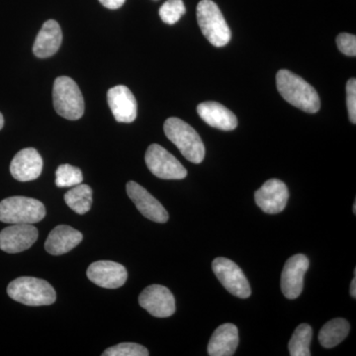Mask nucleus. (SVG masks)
Listing matches in <instances>:
<instances>
[{
	"label": "nucleus",
	"instance_id": "17",
	"mask_svg": "<svg viewBox=\"0 0 356 356\" xmlns=\"http://www.w3.org/2000/svg\"><path fill=\"white\" fill-rule=\"evenodd\" d=\"M83 238L81 232L67 225H60L47 238L44 248L51 255L65 254L77 247Z\"/></svg>",
	"mask_w": 356,
	"mask_h": 356
},
{
	"label": "nucleus",
	"instance_id": "6",
	"mask_svg": "<svg viewBox=\"0 0 356 356\" xmlns=\"http://www.w3.org/2000/svg\"><path fill=\"white\" fill-rule=\"evenodd\" d=\"M46 216L44 204L34 198L13 196L0 202V222L6 224H36Z\"/></svg>",
	"mask_w": 356,
	"mask_h": 356
},
{
	"label": "nucleus",
	"instance_id": "8",
	"mask_svg": "<svg viewBox=\"0 0 356 356\" xmlns=\"http://www.w3.org/2000/svg\"><path fill=\"white\" fill-rule=\"evenodd\" d=\"M213 271L222 286L234 296L248 298L252 294L250 283L238 264L226 257H217L213 261Z\"/></svg>",
	"mask_w": 356,
	"mask_h": 356
},
{
	"label": "nucleus",
	"instance_id": "26",
	"mask_svg": "<svg viewBox=\"0 0 356 356\" xmlns=\"http://www.w3.org/2000/svg\"><path fill=\"white\" fill-rule=\"evenodd\" d=\"M149 350L140 344L123 343L107 348L102 356H147Z\"/></svg>",
	"mask_w": 356,
	"mask_h": 356
},
{
	"label": "nucleus",
	"instance_id": "24",
	"mask_svg": "<svg viewBox=\"0 0 356 356\" xmlns=\"http://www.w3.org/2000/svg\"><path fill=\"white\" fill-rule=\"evenodd\" d=\"M83 172L76 166L62 165L56 172V185L58 187H74L83 184Z\"/></svg>",
	"mask_w": 356,
	"mask_h": 356
},
{
	"label": "nucleus",
	"instance_id": "32",
	"mask_svg": "<svg viewBox=\"0 0 356 356\" xmlns=\"http://www.w3.org/2000/svg\"><path fill=\"white\" fill-rule=\"evenodd\" d=\"M353 214H356V202L353 204Z\"/></svg>",
	"mask_w": 356,
	"mask_h": 356
},
{
	"label": "nucleus",
	"instance_id": "21",
	"mask_svg": "<svg viewBox=\"0 0 356 356\" xmlns=\"http://www.w3.org/2000/svg\"><path fill=\"white\" fill-rule=\"evenodd\" d=\"M350 330L348 321L341 318H334L321 329L318 341L325 348H334L346 339Z\"/></svg>",
	"mask_w": 356,
	"mask_h": 356
},
{
	"label": "nucleus",
	"instance_id": "25",
	"mask_svg": "<svg viewBox=\"0 0 356 356\" xmlns=\"http://www.w3.org/2000/svg\"><path fill=\"white\" fill-rule=\"evenodd\" d=\"M186 13L182 0H168L159 8V16L165 24L173 25Z\"/></svg>",
	"mask_w": 356,
	"mask_h": 356
},
{
	"label": "nucleus",
	"instance_id": "9",
	"mask_svg": "<svg viewBox=\"0 0 356 356\" xmlns=\"http://www.w3.org/2000/svg\"><path fill=\"white\" fill-rule=\"evenodd\" d=\"M310 261L304 254L290 257L283 267L281 274V290L288 299L298 298L303 291L304 276L308 270Z\"/></svg>",
	"mask_w": 356,
	"mask_h": 356
},
{
	"label": "nucleus",
	"instance_id": "11",
	"mask_svg": "<svg viewBox=\"0 0 356 356\" xmlns=\"http://www.w3.org/2000/svg\"><path fill=\"white\" fill-rule=\"evenodd\" d=\"M38 235L32 224H13L0 232V250L7 254L24 252L36 243Z\"/></svg>",
	"mask_w": 356,
	"mask_h": 356
},
{
	"label": "nucleus",
	"instance_id": "10",
	"mask_svg": "<svg viewBox=\"0 0 356 356\" xmlns=\"http://www.w3.org/2000/svg\"><path fill=\"white\" fill-rule=\"evenodd\" d=\"M142 308L156 318H168L175 312V299L170 289L163 285H151L139 296Z\"/></svg>",
	"mask_w": 356,
	"mask_h": 356
},
{
	"label": "nucleus",
	"instance_id": "28",
	"mask_svg": "<svg viewBox=\"0 0 356 356\" xmlns=\"http://www.w3.org/2000/svg\"><path fill=\"white\" fill-rule=\"evenodd\" d=\"M346 105L351 123H356V81L350 79L346 83Z\"/></svg>",
	"mask_w": 356,
	"mask_h": 356
},
{
	"label": "nucleus",
	"instance_id": "23",
	"mask_svg": "<svg viewBox=\"0 0 356 356\" xmlns=\"http://www.w3.org/2000/svg\"><path fill=\"white\" fill-rule=\"evenodd\" d=\"M313 339V329L310 325L302 324L296 327L288 344L291 356H310V346Z\"/></svg>",
	"mask_w": 356,
	"mask_h": 356
},
{
	"label": "nucleus",
	"instance_id": "30",
	"mask_svg": "<svg viewBox=\"0 0 356 356\" xmlns=\"http://www.w3.org/2000/svg\"><path fill=\"white\" fill-rule=\"evenodd\" d=\"M350 295L353 298H356V269H355V277L350 283Z\"/></svg>",
	"mask_w": 356,
	"mask_h": 356
},
{
	"label": "nucleus",
	"instance_id": "14",
	"mask_svg": "<svg viewBox=\"0 0 356 356\" xmlns=\"http://www.w3.org/2000/svg\"><path fill=\"white\" fill-rule=\"evenodd\" d=\"M126 191L129 198L135 204L143 216L156 222L168 221V213L165 208L149 193L147 189L135 181H129Z\"/></svg>",
	"mask_w": 356,
	"mask_h": 356
},
{
	"label": "nucleus",
	"instance_id": "22",
	"mask_svg": "<svg viewBox=\"0 0 356 356\" xmlns=\"http://www.w3.org/2000/svg\"><path fill=\"white\" fill-rule=\"evenodd\" d=\"M65 201L77 214H86L92 205V189L86 184L76 185L65 194Z\"/></svg>",
	"mask_w": 356,
	"mask_h": 356
},
{
	"label": "nucleus",
	"instance_id": "5",
	"mask_svg": "<svg viewBox=\"0 0 356 356\" xmlns=\"http://www.w3.org/2000/svg\"><path fill=\"white\" fill-rule=\"evenodd\" d=\"M53 102L56 112L67 120H79L83 116V93L76 81L69 76L56 79L53 88Z\"/></svg>",
	"mask_w": 356,
	"mask_h": 356
},
{
	"label": "nucleus",
	"instance_id": "20",
	"mask_svg": "<svg viewBox=\"0 0 356 356\" xmlns=\"http://www.w3.org/2000/svg\"><path fill=\"white\" fill-rule=\"evenodd\" d=\"M238 330L234 324H224L215 330L208 344V355L210 356H232L238 348Z\"/></svg>",
	"mask_w": 356,
	"mask_h": 356
},
{
	"label": "nucleus",
	"instance_id": "31",
	"mask_svg": "<svg viewBox=\"0 0 356 356\" xmlns=\"http://www.w3.org/2000/svg\"><path fill=\"white\" fill-rule=\"evenodd\" d=\"M3 126H4L3 115L0 113V130H1L2 128H3Z\"/></svg>",
	"mask_w": 356,
	"mask_h": 356
},
{
	"label": "nucleus",
	"instance_id": "2",
	"mask_svg": "<svg viewBox=\"0 0 356 356\" xmlns=\"http://www.w3.org/2000/svg\"><path fill=\"white\" fill-rule=\"evenodd\" d=\"M163 130L168 139L172 142L187 161L193 163H202L205 158V147L199 134L181 119L168 118Z\"/></svg>",
	"mask_w": 356,
	"mask_h": 356
},
{
	"label": "nucleus",
	"instance_id": "19",
	"mask_svg": "<svg viewBox=\"0 0 356 356\" xmlns=\"http://www.w3.org/2000/svg\"><path fill=\"white\" fill-rule=\"evenodd\" d=\"M62 41L63 32L60 24L55 20L46 21L35 40L33 53L37 58H50L60 48Z\"/></svg>",
	"mask_w": 356,
	"mask_h": 356
},
{
	"label": "nucleus",
	"instance_id": "13",
	"mask_svg": "<svg viewBox=\"0 0 356 356\" xmlns=\"http://www.w3.org/2000/svg\"><path fill=\"white\" fill-rule=\"evenodd\" d=\"M255 203L267 214H278L286 207L289 191L286 184L280 179L267 180L259 191H255Z\"/></svg>",
	"mask_w": 356,
	"mask_h": 356
},
{
	"label": "nucleus",
	"instance_id": "7",
	"mask_svg": "<svg viewBox=\"0 0 356 356\" xmlns=\"http://www.w3.org/2000/svg\"><path fill=\"white\" fill-rule=\"evenodd\" d=\"M145 161L149 172L161 179H184L187 177L186 168L181 163L158 144L147 147Z\"/></svg>",
	"mask_w": 356,
	"mask_h": 356
},
{
	"label": "nucleus",
	"instance_id": "4",
	"mask_svg": "<svg viewBox=\"0 0 356 356\" xmlns=\"http://www.w3.org/2000/svg\"><path fill=\"white\" fill-rule=\"evenodd\" d=\"M197 21L202 34L213 46L220 48L231 41V29L219 7L212 0H201L199 2Z\"/></svg>",
	"mask_w": 356,
	"mask_h": 356
},
{
	"label": "nucleus",
	"instance_id": "15",
	"mask_svg": "<svg viewBox=\"0 0 356 356\" xmlns=\"http://www.w3.org/2000/svg\"><path fill=\"white\" fill-rule=\"evenodd\" d=\"M107 102L119 123H132L137 118V100L125 86H117L107 92Z\"/></svg>",
	"mask_w": 356,
	"mask_h": 356
},
{
	"label": "nucleus",
	"instance_id": "16",
	"mask_svg": "<svg viewBox=\"0 0 356 356\" xmlns=\"http://www.w3.org/2000/svg\"><path fill=\"white\" fill-rule=\"evenodd\" d=\"M43 165V159L38 151L34 147H26L14 156L10 172L18 181H32L41 175Z\"/></svg>",
	"mask_w": 356,
	"mask_h": 356
},
{
	"label": "nucleus",
	"instance_id": "1",
	"mask_svg": "<svg viewBox=\"0 0 356 356\" xmlns=\"http://www.w3.org/2000/svg\"><path fill=\"white\" fill-rule=\"evenodd\" d=\"M278 92L293 106L307 113H317L321 107L320 97L316 89L301 76L287 70L276 74Z\"/></svg>",
	"mask_w": 356,
	"mask_h": 356
},
{
	"label": "nucleus",
	"instance_id": "29",
	"mask_svg": "<svg viewBox=\"0 0 356 356\" xmlns=\"http://www.w3.org/2000/svg\"><path fill=\"white\" fill-rule=\"evenodd\" d=\"M126 0H99L100 3L106 8L115 10L124 6Z\"/></svg>",
	"mask_w": 356,
	"mask_h": 356
},
{
	"label": "nucleus",
	"instance_id": "3",
	"mask_svg": "<svg viewBox=\"0 0 356 356\" xmlns=\"http://www.w3.org/2000/svg\"><path fill=\"white\" fill-rule=\"evenodd\" d=\"M7 294L26 306L51 305L57 298L55 289L48 281L28 276L16 278L9 283Z\"/></svg>",
	"mask_w": 356,
	"mask_h": 356
},
{
	"label": "nucleus",
	"instance_id": "27",
	"mask_svg": "<svg viewBox=\"0 0 356 356\" xmlns=\"http://www.w3.org/2000/svg\"><path fill=\"white\" fill-rule=\"evenodd\" d=\"M337 44L339 51L344 55L350 57L356 56V37L355 35L348 34V33H341L337 36Z\"/></svg>",
	"mask_w": 356,
	"mask_h": 356
},
{
	"label": "nucleus",
	"instance_id": "18",
	"mask_svg": "<svg viewBox=\"0 0 356 356\" xmlns=\"http://www.w3.org/2000/svg\"><path fill=\"white\" fill-rule=\"evenodd\" d=\"M197 112L200 118L211 127L222 131H232L235 130L238 126L236 115L220 103H200L197 106Z\"/></svg>",
	"mask_w": 356,
	"mask_h": 356
},
{
	"label": "nucleus",
	"instance_id": "12",
	"mask_svg": "<svg viewBox=\"0 0 356 356\" xmlns=\"http://www.w3.org/2000/svg\"><path fill=\"white\" fill-rule=\"evenodd\" d=\"M88 280L97 286L117 289L127 281V269L122 264L111 261L93 262L86 271Z\"/></svg>",
	"mask_w": 356,
	"mask_h": 356
}]
</instances>
